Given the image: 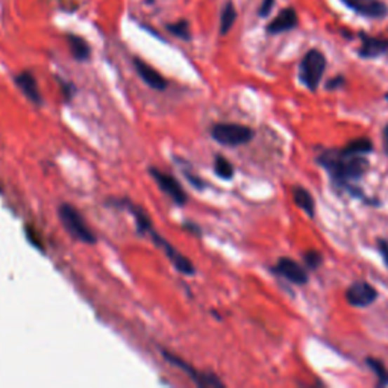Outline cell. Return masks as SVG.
Masks as SVG:
<instances>
[{
  "mask_svg": "<svg viewBox=\"0 0 388 388\" xmlns=\"http://www.w3.org/2000/svg\"><path fill=\"white\" fill-rule=\"evenodd\" d=\"M302 260H304V266L307 267V270H319L321 264H323V255L316 249H311L304 252Z\"/></svg>",
  "mask_w": 388,
  "mask_h": 388,
  "instance_id": "obj_21",
  "label": "cell"
},
{
  "mask_svg": "<svg viewBox=\"0 0 388 388\" xmlns=\"http://www.w3.org/2000/svg\"><path fill=\"white\" fill-rule=\"evenodd\" d=\"M377 297H380V293L376 291L372 283L366 281H355L346 290L347 304L354 308L370 307Z\"/></svg>",
  "mask_w": 388,
  "mask_h": 388,
  "instance_id": "obj_8",
  "label": "cell"
},
{
  "mask_svg": "<svg viewBox=\"0 0 388 388\" xmlns=\"http://www.w3.org/2000/svg\"><path fill=\"white\" fill-rule=\"evenodd\" d=\"M61 83H62V90H64V98L67 100H70L76 90H74V87L72 83H67V82H61Z\"/></svg>",
  "mask_w": 388,
  "mask_h": 388,
  "instance_id": "obj_27",
  "label": "cell"
},
{
  "mask_svg": "<svg viewBox=\"0 0 388 388\" xmlns=\"http://www.w3.org/2000/svg\"><path fill=\"white\" fill-rule=\"evenodd\" d=\"M291 194H293V201H295L299 210L304 211L309 219H316V201L307 188L300 185L293 187Z\"/></svg>",
  "mask_w": 388,
  "mask_h": 388,
  "instance_id": "obj_15",
  "label": "cell"
},
{
  "mask_svg": "<svg viewBox=\"0 0 388 388\" xmlns=\"http://www.w3.org/2000/svg\"><path fill=\"white\" fill-rule=\"evenodd\" d=\"M184 175H185V178L188 179V182H190V184L196 188V190H205V188H206L205 181H202V179L199 178V176H194V175H192V173H187L185 170H184Z\"/></svg>",
  "mask_w": 388,
  "mask_h": 388,
  "instance_id": "obj_25",
  "label": "cell"
},
{
  "mask_svg": "<svg viewBox=\"0 0 388 388\" xmlns=\"http://www.w3.org/2000/svg\"><path fill=\"white\" fill-rule=\"evenodd\" d=\"M342 2L359 15L368 18H384L388 8L382 0H342Z\"/></svg>",
  "mask_w": 388,
  "mask_h": 388,
  "instance_id": "obj_11",
  "label": "cell"
},
{
  "mask_svg": "<svg viewBox=\"0 0 388 388\" xmlns=\"http://www.w3.org/2000/svg\"><path fill=\"white\" fill-rule=\"evenodd\" d=\"M161 354H163V356L167 359L168 363H172L178 368H181V370L188 373V376L192 377L193 382L197 387H202V388H225V384L219 380V376H215L214 373L197 372L196 368H193L190 364L185 363L184 359H181L178 355L170 354L168 350H166V349L161 350Z\"/></svg>",
  "mask_w": 388,
  "mask_h": 388,
  "instance_id": "obj_6",
  "label": "cell"
},
{
  "mask_svg": "<svg viewBox=\"0 0 388 388\" xmlns=\"http://www.w3.org/2000/svg\"><path fill=\"white\" fill-rule=\"evenodd\" d=\"M385 100H387V102H388V91H387V93H385Z\"/></svg>",
  "mask_w": 388,
  "mask_h": 388,
  "instance_id": "obj_29",
  "label": "cell"
},
{
  "mask_svg": "<svg viewBox=\"0 0 388 388\" xmlns=\"http://www.w3.org/2000/svg\"><path fill=\"white\" fill-rule=\"evenodd\" d=\"M58 215L64 229L67 231L74 240L82 241L85 244H94L98 241L96 235L88 228V225L85 223L82 214L73 205L62 203L58 210Z\"/></svg>",
  "mask_w": 388,
  "mask_h": 388,
  "instance_id": "obj_3",
  "label": "cell"
},
{
  "mask_svg": "<svg viewBox=\"0 0 388 388\" xmlns=\"http://www.w3.org/2000/svg\"><path fill=\"white\" fill-rule=\"evenodd\" d=\"M376 246H377V250H380L381 257L384 260L385 267L388 269V241L384 240V239H377L376 240Z\"/></svg>",
  "mask_w": 388,
  "mask_h": 388,
  "instance_id": "obj_24",
  "label": "cell"
},
{
  "mask_svg": "<svg viewBox=\"0 0 388 388\" xmlns=\"http://www.w3.org/2000/svg\"><path fill=\"white\" fill-rule=\"evenodd\" d=\"M150 239H152V243L156 246L158 249L163 250V253L167 257V260L173 264V267L182 274H187V276H192V274L196 273L194 264L192 262L190 258L184 257V255L179 252L176 248H173L172 244H170L164 236H161L155 229H150V232L147 234Z\"/></svg>",
  "mask_w": 388,
  "mask_h": 388,
  "instance_id": "obj_5",
  "label": "cell"
},
{
  "mask_svg": "<svg viewBox=\"0 0 388 388\" xmlns=\"http://www.w3.org/2000/svg\"><path fill=\"white\" fill-rule=\"evenodd\" d=\"M235 20H236V11H235L234 5L231 2L226 4L223 11H222V17H220V34L222 35L228 34L232 29Z\"/></svg>",
  "mask_w": 388,
  "mask_h": 388,
  "instance_id": "obj_20",
  "label": "cell"
},
{
  "mask_svg": "<svg viewBox=\"0 0 388 388\" xmlns=\"http://www.w3.org/2000/svg\"><path fill=\"white\" fill-rule=\"evenodd\" d=\"M167 31H168L170 34L176 35L178 39L185 40V41H188V40L192 39L190 25H188V22H185V20H179V22H176V23H168V25H167Z\"/></svg>",
  "mask_w": 388,
  "mask_h": 388,
  "instance_id": "obj_22",
  "label": "cell"
},
{
  "mask_svg": "<svg viewBox=\"0 0 388 388\" xmlns=\"http://www.w3.org/2000/svg\"><path fill=\"white\" fill-rule=\"evenodd\" d=\"M382 143H384V152L388 155V125H385L382 132Z\"/></svg>",
  "mask_w": 388,
  "mask_h": 388,
  "instance_id": "obj_28",
  "label": "cell"
},
{
  "mask_svg": "<svg viewBox=\"0 0 388 388\" xmlns=\"http://www.w3.org/2000/svg\"><path fill=\"white\" fill-rule=\"evenodd\" d=\"M316 163L326 170L340 190L350 182L359 181L370 170L367 155H352L343 149H325L317 155Z\"/></svg>",
  "mask_w": 388,
  "mask_h": 388,
  "instance_id": "obj_1",
  "label": "cell"
},
{
  "mask_svg": "<svg viewBox=\"0 0 388 388\" xmlns=\"http://www.w3.org/2000/svg\"><path fill=\"white\" fill-rule=\"evenodd\" d=\"M270 270L278 274V276L287 279L291 283H296V286H305L309 281L308 276V270L305 266H300L299 262L295 260L282 257L276 261V264H273Z\"/></svg>",
  "mask_w": 388,
  "mask_h": 388,
  "instance_id": "obj_9",
  "label": "cell"
},
{
  "mask_svg": "<svg viewBox=\"0 0 388 388\" xmlns=\"http://www.w3.org/2000/svg\"><path fill=\"white\" fill-rule=\"evenodd\" d=\"M359 40H361V46L358 49V55L364 60H375L380 56L388 53V39H381V36H372L359 32Z\"/></svg>",
  "mask_w": 388,
  "mask_h": 388,
  "instance_id": "obj_10",
  "label": "cell"
},
{
  "mask_svg": "<svg viewBox=\"0 0 388 388\" xmlns=\"http://www.w3.org/2000/svg\"><path fill=\"white\" fill-rule=\"evenodd\" d=\"M134 65H135L138 76L147 85V87H150L152 90H156V91H164L167 88V81L161 76V73L158 70H155L152 65H149L147 62H145L140 58L134 60Z\"/></svg>",
  "mask_w": 388,
  "mask_h": 388,
  "instance_id": "obj_14",
  "label": "cell"
},
{
  "mask_svg": "<svg viewBox=\"0 0 388 388\" xmlns=\"http://www.w3.org/2000/svg\"><path fill=\"white\" fill-rule=\"evenodd\" d=\"M366 366L375 373L376 380H377V387L388 385V368L385 367V364L381 361V359L373 358V356H367Z\"/></svg>",
  "mask_w": 388,
  "mask_h": 388,
  "instance_id": "obj_18",
  "label": "cell"
},
{
  "mask_svg": "<svg viewBox=\"0 0 388 388\" xmlns=\"http://www.w3.org/2000/svg\"><path fill=\"white\" fill-rule=\"evenodd\" d=\"M299 23V18H297V13L295 8H283L282 11L273 18V20L267 25L266 31L270 34V35H276V34H283V32H288L291 29H295V27L297 26Z\"/></svg>",
  "mask_w": 388,
  "mask_h": 388,
  "instance_id": "obj_12",
  "label": "cell"
},
{
  "mask_svg": "<svg viewBox=\"0 0 388 388\" xmlns=\"http://www.w3.org/2000/svg\"><path fill=\"white\" fill-rule=\"evenodd\" d=\"M373 141L367 137H359L355 138L352 141H349V143L343 147L344 152L352 154V155H368L373 152Z\"/></svg>",
  "mask_w": 388,
  "mask_h": 388,
  "instance_id": "obj_17",
  "label": "cell"
},
{
  "mask_svg": "<svg viewBox=\"0 0 388 388\" xmlns=\"http://www.w3.org/2000/svg\"><path fill=\"white\" fill-rule=\"evenodd\" d=\"M344 83H346V78L343 76V74H337V76H334L333 79L328 81L326 90H329V91L340 90V88L344 87Z\"/></svg>",
  "mask_w": 388,
  "mask_h": 388,
  "instance_id": "obj_23",
  "label": "cell"
},
{
  "mask_svg": "<svg viewBox=\"0 0 388 388\" xmlns=\"http://www.w3.org/2000/svg\"><path fill=\"white\" fill-rule=\"evenodd\" d=\"M214 173L223 181H231L235 176V168L229 159H226L223 155H217L214 158Z\"/></svg>",
  "mask_w": 388,
  "mask_h": 388,
  "instance_id": "obj_19",
  "label": "cell"
},
{
  "mask_svg": "<svg viewBox=\"0 0 388 388\" xmlns=\"http://www.w3.org/2000/svg\"><path fill=\"white\" fill-rule=\"evenodd\" d=\"M274 2H276V0H262V4H261V8H260V13L258 15L260 17H267L270 13H272V9H273V5Z\"/></svg>",
  "mask_w": 388,
  "mask_h": 388,
  "instance_id": "obj_26",
  "label": "cell"
},
{
  "mask_svg": "<svg viewBox=\"0 0 388 388\" xmlns=\"http://www.w3.org/2000/svg\"><path fill=\"white\" fill-rule=\"evenodd\" d=\"M326 70V56L317 49L308 51L300 61L299 78L309 91H317Z\"/></svg>",
  "mask_w": 388,
  "mask_h": 388,
  "instance_id": "obj_2",
  "label": "cell"
},
{
  "mask_svg": "<svg viewBox=\"0 0 388 388\" xmlns=\"http://www.w3.org/2000/svg\"><path fill=\"white\" fill-rule=\"evenodd\" d=\"M14 82L17 85V88H20V91L25 94L27 100H31L36 107L43 105V96L39 88V83H36V79L34 78V74L31 72L18 73L14 78Z\"/></svg>",
  "mask_w": 388,
  "mask_h": 388,
  "instance_id": "obj_13",
  "label": "cell"
},
{
  "mask_svg": "<svg viewBox=\"0 0 388 388\" xmlns=\"http://www.w3.org/2000/svg\"><path fill=\"white\" fill-rule=\"evenodd\" d=\"M67 43L70 47V52L73 58L76 61H87L91 55V49L88 43L85 41L82 36L78 35H67Z\"/></svg>",
  "mask_w": 388,
  "mask_h": 388,
  "instance_id": "obj_16",
  "label": "cell"
},
{
  "mask_svg": "<svg viewBox=\"0 0 388 388\" xmlns=\"http://www.w3.org/2000/svg\"><path fill=\"white\" fill-rule=\"evenodd\" d=\"M211 137L226 147H239L250 143L255 137L252 128L236 123H215L211 128Z\"/></svg>",
  "mask_w": 388,
  "mask_h": 388,
  "instance_id": "obj_4",
  "label": "cell"
},
{
  "mask_svg": "<svg viewBox=\"0 0 388 388\" xmlns=\"http://www.w3.org/2000/svg\"><path fill=\"white\" fill-rule=\"evenodd\" d=\"M149 175L154 178V181L159 187V190L172 199L176 205L184 206L188 202V196L184 190V187L179 184L176 178L166 172H161L156 167H149Z\"/></svg>",
  "mask_w": 388,
  "mask_h": 388,
  "instance_id": "obj_7",
  "label": "cell"
}]
</instances>
